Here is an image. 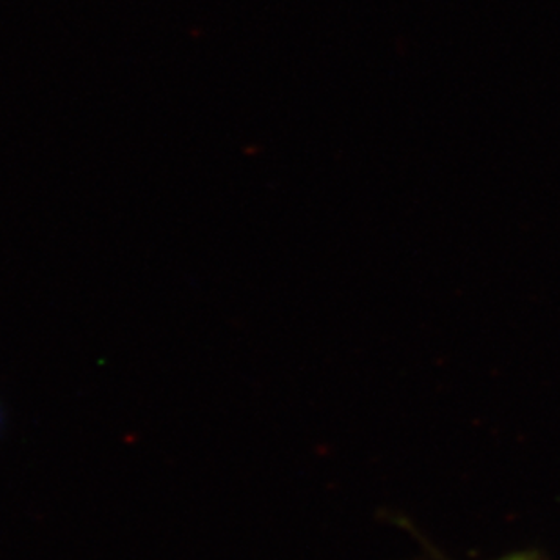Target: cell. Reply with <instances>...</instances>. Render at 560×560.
I'll list each match as a JSON object with an SVG mask.
<instances>
[{
  "mask_svg": "<svg viewBox=\"0 0 560 560\" xmlns=\"http://www.w3.org/2000/svg\"><path fill=\"white\" fill-rule=\"evenodd\" d=\"M0 427H2V413H0Z\"/></svg>",
  "mask_w": 560,
  "mask_h": 560,
  "instance_id": "1",
  "label": "cell"
}]
</instances>
